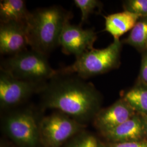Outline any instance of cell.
<instances>
[{
  "mask_svg": "<svg viewBox=\"0 0 147 147\" xmlns=\"http://www.w3.org/2000/svg\"><path fill=\"white\" fill-rule=\"evenodd\" d=\"M40 94L42 108L57 110L83 124L101 109L102 96L94 85L74 74L57 71Z\"/></svg>",
  "mask_w": 147,
  "mask_h": 147,
  "instance_id": "1",
  "label": "cell"
},
{
  "mask_svg": "<svg viewBox=\"0 0 147 147\" xmlns=\"http://www.w3.org/2000/svg\"><path fill=\"white\" fill-rule=\"evenodd\" d=\"M71 17L70 12L57 5L31 12L26 28L31 49L48 56L59 46L63 28Z\"/></svg>",
  "mask_w": 147,
  "mask_h": 147,
  "instance_id": "2",
  "label": "cell"
},
{
  "mask_svg": "<svg viewBox=\"0 0 147 147\" xmlns=\"http://www.w3.org/2000/svg\"><path fill=\"white\" fill-rule=\"evenodd\" d=\"M122 42L113 40L108 47L93 49L76 58L73 64L58 70L62 74H74L83 79H88L117 68L121 64Z\"/></svg>",
  "mask_w": 147,
  "mask_h": 147,
  "instance_id": "3",
  "label": "cell"
},
{
  "mask_svg": "<svg viewBox=\"0 0 147 147\" xmlns=\"http://www.w3.org/2000/svg\"><path fill=\"white\" fill-rule=\"evenodd\" d=\"M1 69L16 79L40 83L47 82L57 73L47 56L32 49L5 58L1 62Z\"/></svg>",
  "mask_w": 147,
  "mask_h": 147,
  "instance_id": "4",
  "label": "cell"
},
{
  "mask_svg": "<svg viewBox=\"0 0 147 147\" xmlns=\"http://www.w3.org/2000/svg\"><path fill=\"white\" fill-rule=\"evenodd\" d=\"M11 110L2 120L6 135L19 147H38L40 144L39 124L42 117L30 108Z\"/></svg>",
  "mask_w": 147,
  "mask_h": 147,
  "instance_id": "5",
  "label": "cell"
},
{
  "mask_svg": "<svg viewBox=\"0 0 147 147\" xmlns=\"http://www.w3.org/2000/svg\"><path fill=\"white\" fill-rule=\"evenodd\" d=\"M84 127L59 111L42 117L39 124L40 144L43 147H61L82 131Z\"/></svg>",
  "mask_w": 147,
  "mask_h": 147,
  "instance_id": "6",
  "label": "cell"
},
{
  "mask_svg": "<svg viewBox=\"0 0 147 147\" xmlns=\"http://www.w3.org/2000/svg\"><path fill=\"white\" fill-rule=\"evenodd\" d=\"M46 83L16 79L1 69L0 106L3 110L15 109L32 95L42 92Z\"/></svg>",
  "mask_w": 147,
  "mask_h": 147,
  "instance_id": "7",
  "label": "cell"
},
{
  "mask_svg": "<svg viewBox=\"0 0 147 147\" xmlns=\"http://www.w3.org/2000/svg\"><path fill=\"white\" fill-rule=\"evenodd\" d=\"M96 39V33L93 29H84L80 25H72L69 22L62 31L59 46L64 53L73 55L76 58L94 49Z\"/></svg>",
  "mask_w": 147,
  "mask_h": 147,
  "instance_id": "8",
  "label": "cell"
},
{
  "mask_svg": "<svg viewBox=\"0 0 147 147\" xmlns=\"http://www.w3.org/2000/svg\"><path fill=\"white\" fill-rule=\"evenodd\" d=\"M137 113L122 98L112 105L101 109L93 119L95 127L103 135L131 118Z\"/></svg>",
  "mask_w": 147,
  "mask_h": 147,
  "instance_id": "9",
  "label": "cell"
},
{
  "mask_svg": "<svg viewBox=\"0 0 147 147\" xmlns=\"http://www.w3.org/2000/svg\"><path fill=\"white\" fill-rule=\"evenodd\" d=\"M29 46L26 25L17 22L1 23L0 53L11 56L27 50Z\"/></svg>",
  "mask_w": 147,
  "mask_h": 147,
  "instance_id": "10",
  "label": "cell"
},
{
  "mask_svg": "<svg viewBox=\"0 0 147 147\" xmlns=\"http://www.w3.org/2000/svg\"><path fill=\"white\" fill-rule=\"evenodd\" d=\"M112 143L129 142L146 139L143 118L136 113L131 118L110 131L103 134Z\"/></svg>",
  "mask_w": 147,
  "mask_h": 147,
  "instance_id": "11",
  "label": "cell"
},
{
  "mask_svg": "<svg viewBox=\"0 0 147 147\" xmlns=\"http://www.w3.org/2000/svg\"><path fill=\"white\" fill-rule=\"evenodd\" d=\"M140 18L127 11L112 14L105 17V31L113 37V40H120L122 35L131 30Z\"/></svg>",
  "mask_w": 147,
  "mask_h": 147,
  "instance_id": "12",
  "label": "cell"
},
{
  "mask_svg": "<svg viewBox=\"0 0 147 147\" xmlns=\"http://www.w3.org/2000/svg\"><path fill=\"white\" fill-rule=\"evenodd\" d=\"M31 12L27 9L23 0H2L0 1L1 23L17 22L26 24Z\"/></svg>",
  "mask_w": 147,
  "mask_h": 147,
  "instance_id": "13",
  "label": "cell"
},
{
  "mask_svg": "<svg viewBox=\"0 0 147 147\" xmlns=\"http://www.w3.org/2000/svg\"><path fill=\"white\" fill-rule=\"evenodd\" d=\"M121 98L137 113L147 115V84L137 81L131 88L122 94Z\"/></svg>",
  "mask_w": 147,
  "mask_h": 147,
  "instance_id": "14",
  "label": "cell"
},
{
  "mask_svg": "<svg viewBox=\"0 0 147 147\" xmlns=\"http://www.w3.org/2000/svg\"><path fill=\"white\" fill-rule=\"evenodd\" d=\"M141 53L147 51V17H141L130 31L126 39L121 41Z\"/></svg>",
  "mask_w": 147,
  "mask_h": 147,
  "instance_id": "15",
  "label": "cell"
},
{
  "mask_svg": "<svg viewBox=\"0 0 147 147\" xmlns=\"http://www.w3.org/2000/svg\"><path fill=\"white\" fill-rule=\"evenodd\" d=\"M64 147H104V144L94 135L83 130L67 142Z\"/></svg>",
  "mask_w": 147,
  "mask_h": 147,
  "instance_id": "16",
  "label": "cell"
},
{
  "mask_svg": "<svg viewBox=\"0 0 147 147\" xmlns=\"http://www.w3.org/2000/svg\"><path fill=\"white\" fill-rule=\"evenodd\" d=\"M74 2L81 12L80 25L86 22L91 14L100 11L102 5V3L98 0H75Z\"/></svg>",
  "mask_w": 147,
  "mask_h": 147,
  "instance_id": "17",
  "label": "cell"
},
{
  "mask_svg": "<svg viewBox=\"0 0 147 147\" xmlns=\"http://www.w3.org/2000/svg\"><path fill=\"white\" fill-rule=\"evenodd\" d=\"M124 10L141 17H147V0H126L123 2Z\"/></svg>",
  "mask_w": 147,
  "mask_h": 147,
  "instance_id": "18",
  "label": "cell"
},
{
  "mask_svg": "<svg viewBox=\"0 0 147 147\" xmlns=\"http://www.w3.org/2000/svg\"><path fill=\"white\" fill-rule=\"evenodd\" d=\"M104 147H147V139L129 142H109L104 144Z\"/></svg>",
  "mask_w": 147,
  "mask_h": 147,
  "instance_id": "19",
  "label": "cell"
},
{
  "mask_svg": "<svg viewBox=\"0 0 147 147\" xmlns=\"http://www.w3.org/2000/svg\"><path fill=\"white\" fill-rule=\"evenodd\" d=\"M137 81L147 84V51L142 53L141 67Z\"/></svg>",
  "mask_w": 147,
  "mask_h": 147,
  "instance_id": "20",
  "label": "cell"
},
{
  "mask_svg": "<svg viewBox=\"0 0 147 147\" xmlns=\"http://www.w3.org/2000/svg\"><path fill=\"white\" fill-rule=\"evenodd\" d=\"M143 118L144 127H145V131H146V135L147 139V115H142Z\"/></svg>",
  "mask_w": 147,
  "mask_h": 147,
  "instance_id": "21",
  "label": "cell"
},
{
  "mask_svg": "<svg viewBox=\"0 0 147 147\" xmlns=\"http://www.w3.org/2000/svg\"><path fill=\"white\" fill-rule=\"evenodd\" d=\"M0 147H11V146H8V144H5V143L4 142H1V146H0Z\"/></svg>",
  "mask_w": 147,
  "mask_h": 147,
  "instance_id": "22",
  "label": "cell"
}]
</instances>
